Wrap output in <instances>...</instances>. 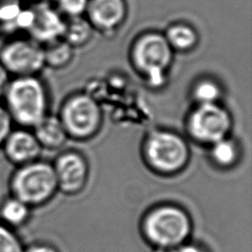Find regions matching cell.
I'll return each mask as SVG.
<instances>
[{
    "label": "cell",
    "mask_w": 252,
    "mask_h": 252,
    "mask_svg": "<svg viewBox=\"0 0 252 252\" xmlns=\"http://www.w3.org/2000/svg\"><path fill=\"white\" fill-rule=\"evenodd\" d=\"M1 102L18 127L32 129L47 115V92L37 76L12 77Z\"/></svg>",
    "instance_id": "obj_1"
},
{
    "label": "cell",
    "mask_w": 252,
    "mask_h": 252,
    "mask_svg": "<svg viewBox=\"0 0 252 252\" xmlns=\"http://www.w3.org/2000/svg\"><path fill=\"white\" fill-rule=\"evenodd\" d=\"M173 52L163 32L148 31L135 38L130 57L134 67L144 75L150 87L160 88L166 81Z\"/></svg>",
    "instance_id": "obj_2"
},
{
    "label": "cell",
    "mask_w": 252,
    "mask_h": 252,
    "mask_svg": "<svg viewBox=\"0 0 252 252\" xmlns=\"http://www.w3.org/2000/svg\"><path fill=\"white\" fill-rule=\"evenodd\" d=\"M57 189L52 164L40 159L16 166L9 179L10 195L31 208L46 203Z\"/></svg>",
    "instance_id": "obj_3"
},
{
    "label": "cell",
    "mask_w": 252,
    "mask_h": 252,
    "mask_svg": "<svg viewBox=\"0 0 252 252\" xmlns=\"http://www.w3.org/2000/svg\"><path fill=\"white\" fill-rule=\"evenodd\" d=\"M191 227L188 214L174 205H162L151 210L143 221L144 235L157 248L172 249L184 243Z\"/></svg>",
    "instance_id": "obj_4"
},
{
    "label": "cell",
    "mask_w": 252,
    "mask_h": 252,
    "mask_svg": "<svg viewBox=\"0 0 252 252\" xmlns=\"http://www.w3.org/2000/svg\"><path fill=\"white\" fill-rule=\"evenodd\" d=\"M144 155L153 169L159 173L171 174L186 165L189 149L179 135L166 130H156L146 139Z\"/></svg>",
    "instance_id": "obj_5"
},
{
    "label": "cell",
    "mask_w": 252,
    "mask_h": 252,
    "mask_svg": "<svg viewBox=\"0 0 252 252\" xmlns=\"http://www.w3.org/2000/svg\"><path fill=\"white\" fill-rule=\"evenodd\" d=\"M0 63L11 77L37 76L45 66L43 47L29 36L11 38L0 47Z\"/></svg>",
    "instance_id": "obj_6"
},
{
    "label": "cell",
    "mask_w": 252,
    "mask_h": 252,
    "mask_svg": "<svg viewBox=\"0 0 252 252\" xmlns=\"http://www.w3.org/2000/svg\"><path fill=\"white\" fill-rule=\"evenodd\" d=\"M59 118L67 135L77 139H87L99 129L101 110L92 96L78 94L66 100Z\"/></svg>",
    "instance_id": "obj_7"
},
{
    "label": "cell",
    "mask_w": 252,
    "mask_h": 252,
    "mask_svg": "<svg viewBox=\"0 0 252 252\" xmlns=\"http://www.w3.org/2000/svg\"><path fill=\"white\" fill-rule=\"evenodd\" d=\"M230 128V114L218 103L197 104L187 120V130L190 136L208 145L226 138Z\"/></svg>",
    "instance_id": "obj_8"
},
{
    "label": "cell",
    "mask_w": 252,
    "mask_h": 252,
    "mask_svg": "<svg viewBox=\"0 0 252 252\" xmlns=\"http://www.w3.org/2000/svg\"><path fill=\"white\" fill-rule=\"evenodd\" d=\"M65 18L52 4H31L24 8L21 30L41 45L62 37Z\"/></svg>",
    "instance_id": "obj_9"
},
{
    "label": "cell",
    "mask_w": 252,
    "mask_h": 252,
    "mask_svg": "<svg viewBox=\"0 0 252 252\" xmlns=\"http://www.w3.org/2000/svg\"><path fill=\"white\" fill-rule=\"evenodd\" d=\"M57 187L66 194H76L86 185L88 179V163L77 152L61 154L52 165Z\"/></svg>",
    "instance_id": "obj_10"
},
{
    "label": "cell",
    "mask_w": 252,
    "mask_h": 252,
    "mask_svg": "<svg viewBox=\"0 0 252 252\" xmlns=\"http://www.w3.org/2000/svg\"><path fill=\"white\" fill-rule=\"evenodd\" d=\"M127 14L126 0H89L84 16L94 31L110 33L124 24Z\"/></svg>",
    "instance_id": "obj_11"
},
{
    "label": "cell",
    "mask_w": 252,
    "mask_h": 252,
    "mask_svg": "<svg viewBox=\"0 0 252 252\" xmlns=\"http://www.w3.org/2000/svg\"><path fill=\"white\" fill-rule=\"evenodd\" d=\"M1 149L6 159L19 166L38 159L42 148L32 129L16 127L8 134Z\"/></svg>",
    "instance_id": "obj_12"
},
{
    "label": "cell",
    "mask_w": 252,
    "mask_h": 252,
    "mask_svg": "<svg viewBox=\"0 0 252 252\" xmlns=\"http://www.w3.org/2000/svg\"><path fill=\"white\" fill-rule=\"evenodd\" d=\"M32 130L40 147L46 149L60 148L68 137L60 118L48 114Z\"/></svg>",
    "instance_id": "obj_13"
},
{
    "label": "cell",
    "mask_w": 252,
    "mask_h": 252,
    "mask_svg": "<svg viewBox=\"0 0 252 252\" xmlns=\"http://www.w3.org/2000/svg\"><path fill=\"white\" fill-rule=\"evenodd\" d=\"M163 34L173 51H190L196 47L199 41V34L196 29L184 22L170 24Z\"/></svg>",
    "instance_id": "obj_14"
},
{
    "label": "cell",
    "mask_w": 252,
    "mask_h": 252,
    "mask_svg": "<svg viewBox=\"0 0 252 252\" xmlns=\"http://www.w3.org/2000/svg\"><path fill=\"white\" fill-rule=\"evenodd\" d=\"M31 211L29 205L10 195L0 204V221L16 229L29 220Z\"/></svg>",
    "instance_id": "obj_15"
},
{
    "label": "cell",
    "mask_w": 252,
    "mask_h": 252,
    "mask_svg": "<svg viewBox=\"0 0 252 252\" xmlns=\"http://www.w3.org/2000/svg\"><path fill=\"white\" fill-rule=\"evenodd\" d=\"M94 28L85 16L65 18L62 39L73 48L87 44L93 37Z\"/></svg>",
    "instance_id": "obj_16"
},
{
    "label": "cell",
    "mask_w": 252,
    "mask_h": 252,
    "mask_svg": "<svg viewBox=\"0 0 252 252\" xmlns=\"http://www.w3.org/2000/svg\"><path fill=\"white\" fill-rule=\"evenodd\" d=\"M42 47L45 66L62 68L68 65L73 58L74 48L62 38L46 43Z\"/></svg>",
    "instance_id": "obj_17"
},
{
    "label": "cell",
    "mask_w": 252,
    "mask_h": 252,
    "mask_svg": "<svg viewBox=\"0 0 252 252\" xmlns=\"http://www.w3.org/2000/svg\"><path fill=\"white\" fill-rule=\"evenodd\" d=\"M23 0H0V32H13L19 30L23 12Z\"/></svg>",
    "instance_id": "obj_18"
},
{
    "label": "cell",
    "mask_w": 252,
    "mask_h": 252,
    "mask_svg": "<svg viewBox=\"0 0 252 252\" xmlns=\"http://www.w3.org/2000/svg\"><path fill=\"white\" fill-rule=\"evenodd\" d=\"M211 157L216 164L221 167H228L235 163L238 157V150L236 144L223 138L213 145H211Z\"/></svg>",
    "instance_id": "obj_19"
},
{
    "label": "cell",
    "mask_w": 252,
    "mask_h": 252,
    "mask_svg": "<svg viewBox=\"0 0 252 252\" xmlns=\"http://www.w3.org/2000/svg\"><path fill=\"white\" fill-rule=\"evenodd\" d=\"M220 87L212 79H203L196 83L192 94L197 104L217 103L220 96Z\"/></svg>",
    "instance_id": "obj_20"
},
{
    "label": "cell",
    "mask_w": 252,
    "mask_h": 252,
    "mask_svg": "<svg viewBox=\"0 0 252 252\" xmlns=\"http://www.w3.org/2000/svg\"><path fill=\"white\" fill-rule=\"evenodd\" d=\"M25 246L16 229L0 221V252H24Z\"/></svg>",
    "instance_id": "obj_21"
},
{
    "label": "cell",
    "mask_w": 252,
    "mask_h": 252,
    "mask_svg": "<svg viewBox=\"0 0 252 252\" xmlns=\"http://www.w3.org/2000/svg\"><path fill=\"white\" fill-rule=\"evenodd\" d=\"M89 0H55V8L64 18L84 16Z\"/></svg>",
    "instance_id": "obj_22"
},
{
    "label": "cell",
    "mask_w": 252,
    "mask_h": 252,
    "mask_svg": "<svg viewBox=\"0 0 252 252\" xmlns=\"http://www.w3.org/2000/svg\"><path fill=\"white\" fill-rule=\"evenodd\" d=\"M14 128V123L8 114L6 108L0 100V149L11 130Z\"/></svg>",
    "instance_id": "obj_23"
},
{
    "label": "cell",
    "mask_w": 252,
    "mask_h": 252,
    "mask_svg": "<svg viewBox=\"0 0 252 252\" xmlns=\"http://www.w3.org/2000/svg\"><path fill=\"white\" fill-rule=\"evenodd\" d=\"M170 252H207L205 248L202 246H199L194 243H182L172 249H170Z\"/></svg>",
    "instance_id": "obj_24"
},
{
    "label": "cell",
    "mask_w": 252,
    "mask_h": 252,
    "mask_svg": "<svg viewBox=\"0 0 252 252\" xmlns=\"http://www.w3.org/2000/svg\"><path fill=\"white\" fill-rule=\"evenodd\" d=\"M24 252H58V250L45 243H33L25 247Z\"/></svg>",
    "instance_id": "obj_25"
},
{
    "label": "cell",
    "mask_w": 252,
    "mask_h": 252,
    "mask_svg": "<svg viewBox=\"0 0 252 252\" xmlns=\"http://www.w3.org/2000/svg\"><path fill=\"white\" fill-rule=\"evenodd\" d=\"M11 76L8 71L4 68V66L0 63V100L6 91V88L11 80Z\"/></svg>",
    "instance_id": "obj_26"
},
{
    "label": "cell",
    "mask_w": 252,
    "mask_h": 252,
    "mask_svg": "<svg viewBox=\"0 0 252 252\" xmlns=\"http://www.w3.org/2000/svg\"><path fill=\"white\" fill-rule=\"evenodd\" d=\"M29 5L31 4H52L55 0H26Z\"/></svg>",
    "instance_id": "obj_27"
},
{
    "label": "cell",
    "mask_w": 252,
    "mask_h": 252,
    "mask_svg": "<svg viewBox=\"0 0 252 252\" xmlns=\"http://www.w3.org/2000/svg\"><path fill=\"white\" fill-rule=\"evenodd\" d=\"M154 252H170V249H165V248H157Z\"/></svg>",
    "instance_id": "obj_28"
}]
</instances>
